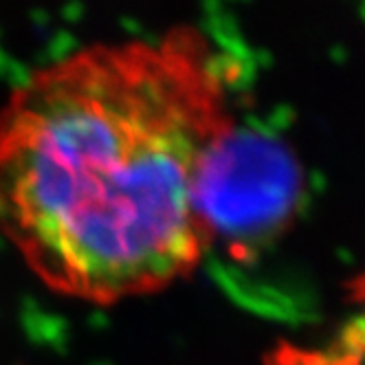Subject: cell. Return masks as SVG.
<instances>
[{"label":"cell","instance_id":"obj_1","mask_svg":"<svg viewBox=\"0 0 365 365\" xmlns=\"http://www.w3.org/2000/svg\"><path fill=\"white\" fill-rule=\"evenodd\" d=\"M229 117L212 51L190 31L38 68L0 110L3 233L68 297L165 289L205 255L198 170Z\"/></svg>","mask_w":365,"mask_h":365},{"label":"cell","instance_id":"obj_2","mask_svg":"<svg viewBox=\"0 0 365 365\" xmlns=\"http://www.w3.org/2000/svg\"><path fill=\"white\" fill-rule=\"evenodd\" d=\"M302 198V170L282 141L231 117L207 148L196 182L205 253L220 242L249 257L286 231Z\"/></svg>","mask_w":365,"mask_h":365}]
</instances>
